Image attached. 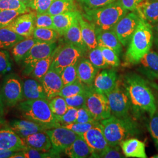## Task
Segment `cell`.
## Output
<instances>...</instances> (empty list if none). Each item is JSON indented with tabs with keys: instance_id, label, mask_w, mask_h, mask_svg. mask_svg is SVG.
Listing matches in <instances>:
<instances>
[{
	"instance_id": "6da1fadb",
	"label": "cell",
	"mask_w": 158,
	"mask_h": 158,
	"mask_svg": "<svg viewBox=\"0 0 158 158\" xmlns=\"http://www.w3.org/2000/svg\"><path fill=\"white\" fill-rule=\"evenodd\" d=\"M123 84L135 111L148 113L150 117L157 111L155 96L145 79L135 73L127 74Z\"/></svg>"
},
{
	"instance_id": "7a4b0ae2",
	"label": "cell",
	"mask_w": 158,
	"mask_h": 158,
	"mask_svg": "<svg viewBox=\"0 0 158 158\" xmlns=\"http://www.w3.org/2000/svg\"><path fill=\"white\" fill-rule=\"evenodd\" d=\"M104 135L110 146H117L126 139L139 135L138 123L129 117L118 118L113 115L100 121Z\"/></svg>"
},
{
	"instance_id": "3957f363",
	"label": "cell",
	"mask_w": 158,
	"mask_h": 158,
	"mask_svg": "<svg viewBox=\"0 0 158 158\" xmlns=\"http://www.w3.org/2000/svg\"><path fill=\"white\" fill-rule=\"evenodd\" d=\"M153 40L152 25L141 18L128 44L125 54L126 62L132 64L139 63L143 56L151 51Z\"/></svg>"
},
{
	"instance_id": "277c9868",
	"label": "cell",
	"mask_w": 158,
	"mask_h": 158,
	"mask_svg": "<svg viewBox=\"0 0 158 158\" xmlns=\"http://www.w3.org/2000/svg\"><path fill=\"white\" fill-rule=\"evenodd\" d=\"M18 108L23 117L44 125L49 130L61 126L51 111L48 100H25L19 102Z\"/></svg>"
},
{
	"instance_id": "5b68a950",
	"label": "cell",
	"mask_w": 158,
	"mask_h": 158,
	"mask_svg": "<svg viewBox=\"0 0 158 158\" xmlns=\"http://www.w3.org/2000/svg\"><path fill=\"white\" fill-rule=\"evenodd\" d=\"M85 11L84 18L92 23L96 29L102 31L112 29L119 20L128 12L119 0L99 8Z\"/></svg>"
},
{
	"instance_id": "8992f818",
	"label": "cell",
	"mask_w": 158,
	"mask_h": 158,
	"mask_svg": "<svg viewBox=\"0 0 158 158\" xmlns=\"http://www.w3.org/2000/svg\"><path fill=\"white\" fill-rule=\"evenodd\" d=\"M111 111V115L118 118L129 117L132 107L130 97L123 84L119 81L113 90L106 94Z\"/></svg>"
},
{
	"instance_id": "52a82bcc",
	"label": "cell",
	"mask_w": 158,
	"mask_h": 158,
	"mask_svg": "<svg viewBox=\"0 0 158 158\" xmlns=\"http://www.w3.org/2000/svg\"><path fill=\"white\" fill-rule=\"evenodd\" d=\"M84 55L85 53L78 47L66 43L62 46L57 47L51 68L60 75L64 68L78 62Z\"/></svg>"
},
{
	"instance_id": "ba28073f",
	"label": "cell",
	"mask_w": 158,
	"mask_h": 158,
	"mask_svg": "<svg viewBox=\"0 0 158 158\" xmlns=\"http://www.w3.org/2000/svg\"><path fill=\"white\" fill-rule=\"evenodd\" d=\"M85 107L97 121H101L111 116L107 97L105 94L96 90L93 85H91L88 91Z\"/></svg>"
},
{
	"instance_id": "9c48e42d",
	"label": "cell",
	"mask_w": 158,
	"mask_h": 158,
	"mask_svg": "<svg viewBox=\"0 0 158 158\" xmlns=\"http://www.w3.org/2000/svg\"><path fill=\"white\" fill-rule=\"evenodd\" d=\"M4 104L13 107L23 99V84L18 76L10 74L4 80L1 89Z\"/></svg>"
},
{
	"instance_id": "30bf717a",
	"label": "cell",
	"mask_w": 158,
	"mask_h": 158,
	"mask_svg": "<svg viewBox=\"0 0 158 158\" xmlns=\"http://www.w3.org/2000/svg\"><path fill=\"white\" fill-rule=\"evenodd\" d=\"M141 18L136 11L128 12L112 29L123 46H126L139 23Z\"/></svg>"
},
{
	"instance_id": "8fae6325",
	"label": "cell",
	"mask_w": 158,
	"mask_h": 158,
	"mask_svg": "<svg viewBox=\"0 0 158 158\" xmlns=\"http://www.w3.org/2000/svg\"><path fill=\"white\" fill-rule=\"evenodd\" d=\"M57 47L56 42L46 43L38 42L31 49L28 53L23 60L25 65V73H31L36 63L40 60L50 56Z\"/></svg>"
},
{
	"instance_id": "7c38bea8",
	"label": "cell",
	"mask_w": 158,
	"mask_h": 158,
	"mask_svg": "<svg viewBox=\"0 0 158 158\" xmlns=\"http://www.w3.org/2000/svg\"><path fill=\"white\" fill-rule=\"evenodd\" d=\"M46 132L51 139L52 148L58 153L64 151L80 136L62 126L46 130Z\"/></svg>"
},
{
	"instance_id": "4fadbf2b",
	"label": "cell",
	"mask_w": 158,
	"mask_h": 158,
	"mask_svg": "<svg viewBox=\"0 0 158 158\" xmlns=\"http://www.w3.org/2000/svg\"><path fill=\"white\" fill-rule=\"evenodd\" d=\"M81 136L92 149L93 158H99L102 153L110 147L104 135L100 121Z\"/></svg>"
},
{
	"instance_id": "5bb4252c",
	"label": "cell",
	"mask_w": 158,
	"mask_h": 158,
	"mask_svg": "<svg viewBox=\"0 0 158 158\" xmlns=\"http://www.w3.org/2000/svg\"><path fill=\"white\" fill-rule=\"evenodd\" d=\"M36 12L30 11L17 17L6 28L25 38L32 36L35 28Z\"/></svg>"
},
{
	"instance_id": "9a60e30c",
	"label": "cell",
	"mask_w": 158,
	"mask_h": 158,
	"mask_svg": "<svg viewBox=\"0 0 158 158\" xmlns=\"http://www.w3.org/2000/svg\"><path fill=\"white\" fill-rule=\"evenodd\" d=\"M40 81L44 87L48 100L58 96L59 91L64 86L60 75L52 68Z\"/></svg>"
},
{
	"instance_id": "2e32d148",
	"label": "cell",
	"mask_w": 158,
	"mask_h": 158,
	"mask_svg": "<svg viewBox=\"0 0 158 158\" xmlns=\"http://www.w3.org/2000/svg\"><path fill=\"white\" fill-rule=\"evenodd\" d=\"M118 81V75L115 70L105 69L98 72L93 82V86L96 90L107 94L113 90Z\"/></svg>"
},
{
	"instance_id": "e0dca14e",
	"label": "cell",
	"mask_w": 158,
	"mask_h": 158,
	"mask_svg": "<svg viewBox=\"0 0 158 158\" xmlns=\"http://www.w3.org/2000/svg\"><path fill=\"white\" fill-rule=\"evenodd\" d=\"M9 128L22 139L35 133L49 130L45 126L28 119L13 120L9 123Z\"/></svg>"
},
{
	"instance_id": "ac0fdd59",
	"label": "cell",
	"mask_w": 158,
	"mask_h": 158,
	"mask_svg": "<svg viewBox=\"0 0 158 158\" xmlns=\"http://www.w3.org/2000/svg\"><path fill=\"white\" fill-rule=\"evenodd\" d=\"M26 147L23 139L10 128L0 130V149L19 151Z\"/></svg>"
},
{
	"instance_id": "d6986e66",
	"label": "cell",
	"mask_w": 158,
	"mask_h": 158,
	"mask_svg": "<svg viewBox=\"0 0 158 158\" xmlns=\"http://www.w3.org/2000/svg\"><path fill=\"white\" fill-rule=\"evenodd\" d=\"M98 46H104L115 51L119 56L123 51V45L113 29L102 31L96 29Z\"/></svg>"
},
{
	"instance_id": "ffe728a7",
	"label": "cell",
	"mask_w": 158,
	"mask_h": 158,
	"mask_svg": "<svg viewBox=\"0 0 158 158\" xmlns=\"http://www.w3.org/2000/svg\"><path fill=\"white\" fill-rule=\"evenodd\" d=\"M123 152L127 158H147L145 145L136 138H128L119 143Z\"/></svg>"
},
{
	"instance_id": "44dd1931",
	"label": "cell",
	"mask_w": 158,
	"mask_h": 158,
	"mask_svg": "<svg viewBox=\"0 0 158 158\" xmlns=\"http://www.w3.org/2000/svg\"><path fill=\"white\" fill-rule=\"evenodd\" d=\"M77 72L78 79L85 85L91 86L93 85L98 69L96 68L89 59L81 58L77 63Z\"/></svg>"
},
{
	"instance_id": "7402d4cb",
	"label": "cell",
	"mask_w": 158,
	"mask_h": 158,
	"mask_svg": "<svg viewBox=\"0 0 158 158\" xmlns=\"http://www.w3.org/2000/svg\"><path fill=\"white\" fill-rule=\"evenodd\" d=\"M141 72L149 79H158V53L149 51L139 62Z\"/></svg>"
},
{
	"instance_id": "603a6c76",
	"label": "cell",
	"mask_w": 158,
	"mask_h": 158,
	"mask_svg": "<svg viewBox=\"0 0 158 158\" xmlns=\"http://www.w3.org/2000/svg\"><path fill=\"white\" fill-rule=\"evenodd\" d=\"M23 96L25 100L46 99L45 91L39 80L34 79L25 80L23 83Z\"/></svg>"
},
{
	"instance_id": "cb8c5ba5",
	"label": "cell",
	"mask_w": 158,
	"mask_h": 158,
	"mask_svg": "<svg viewBox=\"0 0 158 158\" xmlns=\"http://www.w3.org/2000/svg\"><path fill=\"white\" fill-rule=\"evenodd\" d=\"M136 12L140 18L150 23L158 21V0H143L136 8Z\"/></svg>"
},
{
	"instance_id": "d4e9b609",
	"label": "cell",
	"mask_w": 158,
	"mask_h": 158,
	"mask_svg": "<svg viewBox=\"0 0 158 158\" xmlns=\"http://www.w3.org/2000/svg\"><path fill=\"white\" fill-rule=\"evenodd\" d=\"M23 140L27 147L39 151L48 152L52 148L51 139L46 131L33 134Z\"/></svg>"
},
{
	"instance_id": "484cf974",
	"label": "cell",
	"mask_w": 158,
	"mask_h": 158,
	"mask_svg": "<svg viewBox=\"0 0 158 158\" xmlns=\"http://www.w3.org/2000/svg\"><path fill=\"white\" fill-rule=\"evenodd\" d=\"M79 24L83 40L87 46L89 51L96 48L98 46L96 37V27L89 21L84 18L80 14L78 17Z\"/></svg>"
},
{
	"instance_id": "4316f807",
	"label": "cell",
	"mask_w": 158,
	"mask_h": 158,
	"mask_svg": "<svg viewBox=\"0 0 158 158\" xmlns=\"http://www.w3.org/2000/svg\"><path fill=\"white\" fill-rule=\"evenodd\" d=\"M69 157L72 158H93V152L85 139L79 136L73 143L64 151Z\"/></svg>"
},
{
	"instance_id": "83f0119b",
	"label": "cell",
	"mask_w": 158,
	"mask_h": 158,
	"mask_svg": "<svg viewBox=\"0 0 158 158\" xmlns=\"http://www.w3.org/2000/svg\"><path fill=\"white\" fill-rule=\"evenodd\" d=\"M80 14V12L75 11L52 16L54 30L62 36L78 18Z\"/></svg>"
},
{
	"instance_id": "f1b7e54d",
	"label": "cell",
	"mask_w": 158,
	"mask_h": 158,
	"mask_svg": "<svg viewBox=\"0 0 158 158\" xmlns=\"http://www.w3.org/2000/svg\"><path fill=\"white\" fill-rule=\"evenodd\" d=\"M63 36L66 43L78 47L85 53L89 51L82 38L78 18L74 21L73 23Z\"/></svg>"
},
{
	"instance_id": "f546056e",
	"label": "cell",
	"mask_w": 158,
	"mask_h": 158,
	"mask_svg": "<svg viewBox=\"0 0 158 158\" xmlns=\"http://www.w3.org/2000/svg\"><path fill=\"white\" fill-rule=\"evenodd\" d=\"M38 42L40 41L32 36L25 38L14 46L11 49V53L15 62L19 63L23 61L32 46Z\"/></svg>"
},
{
	"instance_id": "4dcf8cb0",
	"label": "cell",
	"mask_w": 158,
	"mask_h": 158,
	"mask_svg": "<svg viewBox=\"0 0 158 158\" xmlns=\"http://www.w3.org/2000/svg\"><path fill=\"white\" fill-rule=\"evenodd\" d=\"M25 38L6 27L0 28V50L11 49Z\"/></svg>"
},
{
	"instance_id": "1f68e13d",
	"label": "cell",
	"mask_w": 158,
	"mask_h": 158,
	"mask_svg": "<svg viewBox=\"0 0 158 158\" xmlns=\"http://www.w3.org/2000/svg\"><path fill=\"white\" fill-rule=\"evenodd\" d=\"M77 10L75 0H55L47 12L51 16Z\"/></svg>"
},
{
	"instance_id": "d6a6232c",
	"label": "cell",
	"mask_w": 158,
	"mask_h": 158,
	"mask_svg": "<svg viewBox=\"0 0 158 158\" xmlns=\"http://www.w3.org/2000/svg\"><path fill=\"white\" fill-rule=\"evenodd\" d=\"M90 86L85 85L79 79L72 83L64 85L61 90L59 91L58 96L63 98H67L71 96L77 95L89 90Z\"/></svg>"
},
{
	"instance_id": "836d02e7",
	"label": "cell",
	"mask_w": 158,
	"mask_h": 158,
	"mask_svg": "<svg viewBox=\"0 0 158 158\" xmlns=\"http://www.w3.org/2000/svg\"><path fill=\"white\" fill-rule=\"evenodd\" d=\"M54 53L55 52L50 56L43 59L36 63L31 73L30 74V76L32 79L40 81V80L45 75L51 68V64L53 59Z\"/></svg>"
},
{
	"instance_id": "e575fe53",
	"label": "cell",
	"mask_w": 158,
	"mask_h": 158,
	"mask_svg": "<svg viewBox=\"0 0 158 158\" xmlns=\"http://www.w3.org/2000/svg\"><path fill=\"white\" fill-rule=\"evenodd\" d=\"M59 36H60L55 30L50 28L35 27L33 34L34 38L46 43L56 42Z\"/></svg>"
},
{
	"instance_id": "d590c367",
	"label": "cell",
	"mask_w": 158,
	"mask_h": 158,
	"mask_svg": "<svg viewBox=\"0 0 158 158\" xmlns=\"http://www.w3.org/2000/svg\"><path fill=\"white\" fill-rule=\"evenodd\" d=\"M49 104L51 111L56 117L63 115L69 108L65 98L61 96H56L49 100Z\"/></svg>"
},
{
	"instance_id": "8d00e7d4",
	"label": "cell",
	"mask_w": 158,
	"mask_h": 158,
	"mask_svg": "<svg viewBox=\"0 0 158 158\" xmlns=\"http://www.w3.org/2000/svg\"><path fill=\"white\" fill-rule=\"evenodd\" d=\"M25 158H59V153L57 152L53 148L48 152L39 151L34 148L27 147L23 150Z\"/></svg>"
},
{
	"instance_id": "74e56055",
	"label": "cell",
	"mask_w": 158,
	"mask_h": 158,
	"mask_svg": "<svg viewBox=\"0 0 158 158\" xmlns=\"http://www.w3.org/2000/svg\"><path fill=\"white\" fill-rule=\"evenodd\" d=\"M88 56L90 62L98 69H106L109 66L102 56V51L98 46L89 51Z\"/></svg>"
},
{
	"instance_id": "f35d334b",
	"label": "cell",
	"mask_w": 158,
	"mask_h": 158,
	"mask_svg": "<svg viewBox=\"0 0 158 158\" xmlns=\"http://www.w3.org/2000/svg\"><path fill=\"white\" fill-rule=\"evenodd\" d=\"M29 12L23 10L0 11V28L6 27L19 15Z\"/></svg>"
},
{
	"instance_id": "ab89813d",
	"label": "cell",
	"mask_w": 158,
	"mask_h": 158,
	"mask_svg": "<svg viewBox=\"0 0 158 158\" xmlns=\"http://www.w3.org/2000/svg\"><path fill=\"white\" fill-rule=\"evenodd\" d=\"M77 63L78 62L76 63L67 66L61 72L60 76L64 85L72 83L78 79L77 72Z\"/></svg>"
},
{
	"instance_id": "60d3db41",
	"label": "cell",
	"mask_w": 158,
	"mask_h": 158,
	"mask_svg": "<svg viewBox=\"0 0 158 158\" xmlns=\"http://www.w3.org/2000/svg\"><path fill=\"white\" fill-rule=\"evenodd\" d=\"M23 10L30 12L28 7L19 0H0V11Z\"/></svg>"
},
{
	"instance_id": "b9f144b4",
	"label": "cell",
	"mask_w": 158,
	"mask_h": 158,
	"mask_svg": "<svg viewBox=\"0 0 158 158\" xmlns=\"http://www.w3.org/2000/svg\"><path fill=\"white\" fill-rule=\"evenodd\" d=\"M100 121H96L93 123H74L72 124H62L61 126L65 127L68 129L72 130L79 135L81 136L85 132H86L88 130L91 129L92 127L95 126L96 125L99 123Z\"/></svg>"
},
{
	"instance_id": "7bdbcfd3",
	"label": "cell",
	"mask_w": 158,
	"mask_h": 158,
	"mask_svg": "<svg viewBox=\"0 0 158 158\" xmlns=\"http://www.w3.org/2000/svg\"><path fill=\"white\" fill-rule=\"evenodd\" d=\"M88 91L77 95L64 98L68 107L76 108L77 109L85 107L88 95Z\"/></svg>"
},
{
	"instance_id": "ee69618b",
	"label": "cell",
	"mask_w": 158,
	"mask_h": 158,
	"mask_svg": "<svg viewBox=\"0 0 158 158\" xmlns=\"http://www.w3.org/2000/svg\"><path fill=\"white\" fill-rule=\"evenodd\" d=\"M102 51V56L109 66L118 67L120 64L119 56L115 51L104 46H99Z\"/></svg>"
},
{
	"instance_id": "f6af8a7d",
	"label": "cell",
	"mask_w": 158,
	"mask_h": 158,
	"mask_svg": "<svg viewBox=\"0 0 158 158\" xmlns=\"http://www.w3.org/2000/svg\"><path fill=\"white\" fill-rule=\"evenodd\" d=\"M35 27L44 28L54 29L52 16L47 12L45 13H37L36 14L35 21Z\"/></svg>"
},
{
	"instance_id": "bcb514c9",
	"label": "cell",
	"mask_w": 158,
	"mask_h": 158,
	"mask_svg": "<svg viewBox=\"0 0 158 158\" xmlns=\"http://www.w3.org/2000/svg\"><path fill=\"white\" fill-rule=\"evenodd\" d=\"M148 128L155 145L158 149V111H157L150 117Z\"/></svg>"
},
{
	"instance_id": "7dc6e473",
	"label": "cell",
	"mask_w": 158,
	"mask_h": 158,
	"mask_svg": "<svg viewBox=\"0 0 158 158\" xmlns=\"http://www.w3.org/2000/svg\"><path fill=\"white\" fill-rule=\"evenodd\" d=\"M77 108L69 107L68 111L62 116L56 117L57 121L62 124H72L76 122L77 117Z\"/></svg>"
},
{
	"instance_id": "c3c4849f",
	"label": "cell",
	"mask_w": 158,
	"mask_h": 158,
	"mask_svg": "<svg viewBox=\"0 0 158 158\" xmlns=\"http://www.w3.org/2000/svg\"><path fill=\"white\" fill-rule=\"evenodd\" d=\"M55 0H33L29 8H32L37 13H45L49 10Z\"/></svg>"
},
{
	"instance_id": "681fc988",
	"label": "cell",
	"mask_w": 158,
	"mask_h": 158,
	"mask_svg": "<svg viewBox=\"0 0 158 158\" xmlns=\"http://www.w3.org/2000/svg\"><path fill=\"white\" fill-rule=\"evenodd\" d=\"M85 10H93L107 6L116 0H78Z\"/></svg>"
},
{
	"instance_id": "f907efd6",
	"label": "cell",
	"mask_w": 158,
	"mask_h": 158,
	"mask_svg": "<svg viewBox=\"0 0 158 158\" xmlns=\"http://www.w3.org/2000/svg\"><path fill=\"white\" fill-rule=\"evenodd\" d=\"M11 67L9 53L6 50H0V74H4Z\"/></svg>"
},
{
	"instance_id": "816d5d0a",
	"label": "cell",
	"mask_w": 158,
	"mask_h": 158,
	"mask_svg": "<svg viewBox=\"0 0 158 158\" xmlns=\"http://www.w3.org/2000/svg\"><path fill=\"white\" fill-rule=\"evenodd\" d=\"M96 121L90 112L85 107L79 108L77 110V117L76 123H89Z\"/></svg>"
},
{
	"instance_id": "f5cc1de1",
	"label": "cell",
	"mask_w": 158,
	"mask_h": 158,
	"mask_svg": "<svg viewBox=\"0 0 158 158\" xmlns=\"http://www.w3.org/2000/svg\"><path fill=\"white\" fill-rule=\"evenodd\" d=\"M99 158H124L123 153L120 152L119 148L117 146H110L106 151L99 156Z\"/></svg>"
},
{
	"instance_id": "db71d44e",
	"label": "cell",
	"mask_w": 158,
	"mask_h": 158,
	"mask_svg": "<svg viewBox=\"0 0 158 158\" xmlns=\"http://www.w3.org/2000/svg\"><path fill=\"white\" fill-rule=\"evenodd\" d=\"M121 4L128 11H136V8L142 0H119Z\"/></svg>"
},
{
	"instance_id": "11a10c76",
	"label": "cell",
	"mask_w": 158,
	"mask_h": 158,
	"mask_svg": "<svg viewBox=\"0 0 158 158\" xmlns=\"http://www.w3.org/2000/svg\"><path fill=\"white\" fill-rule=\"evenodd\" d=\"M17 151L0 149V158H10Z\"/></svg>"
},
{
	"instance_id": "9f6ffc18",
	"label": "cell",
	"mask_w": 158,
	"mask_h": 158,
	"mask_svg": "<svg viewBox=\"0 0 158 158\" xmlns=\"http://www.w3.org/2000/svg\"><path fill=\"white\" fill-rule=\"evenodd\" d=\"M4 107V106H0V125L4 124L5 123Z\"/></svg>"
},
{
	"instance_id": "6f0895ef",
	"label": "cell",
	"mask_w": 158,
	"mask_h": 158,
	"mask_svg": "<svg viewBox=\"0 0 158 158\" xmlns=\"http://www.w3.org/2000/svg\"><path fill=\"white\" fill-rule=\"evenodd\" d=\"M10 158H25L23 151H17L14 155H12Z\"/></svg>"
},
{
	"instance_id": "680465c9",
	"label": "cell",
	"mask_w": 158,
	"mask_h": 158,
	"mask_svg": "<svg viewBox=\"0 0 158 158\" xmlns=\"http://www.w3.org/2000/svg\"><path fill=\"white\" fill-rule=\"evenodd\" d=\"M19 1H21L25 6L29 8V5L31 4V3L32 2L33 0H19Z\"/></svg>"
},
{
	"instance_id": "91938a15",
	"label": "cell",
	"mask_w": 158,
	"mask_h": 158,
	"mask_svg": "<svg viewBox=\"0 0 158 158\" xmlns=\"http://www.w3.org/2000/svg\"><path fill=\"white\" fill-rule=\"evenodd\" d=\"M153 42L155 44V45L156 46V47L158 48V34H156L155 38H154V40H153Z\"/></svg>"
},
{
	"instance_id": "94428289",
	"label": "cell",
	"mask_w": 158,
	"mask_h": 158,
	"mask_svg": "<svg viewBox=\"0 0 158 158\" xmlns=\"http://www.w3.org/2000/svg\"><path fill=\"white\" fill-rule=\"evenodd\" d=\"M153 29H154L156 32V34L158 35V21L154 24V26L153 27Z\"/></svg>"
},
{
	"instance_id": "6125c7cd",
	"label": "cell",
	"mask_w": 158,
	"mask_h": 158,
	"mask_svg": "<svg viewBox=\"0 0 158 158\" xmlns=\"http://www.w3.org/2000/svg\"><path fill=\"white\" fill-rule=\"evenodd\" d=\"M4 106L3 100H2V94H1V90L0 89V106Z\"/></svg>"
},
{
	"instance_id": "be15d7a7",
	"label": "cell",
	"mask_w": 158,
	"mask_h": 158,
	"mask_svg": "<svg viewBox=\"0 0 158 158\" xmlns=\"http://www.w3.org/2000/svg\"><path fill=\"white\" fill-rule=\"evenodd\" d=\"M157 106H158V102H157Z\"/></svg>"
},
{
	"instance_id": "e7e4bbea",
	"label": "cell",
	"mask_w": 158,
	"mask_h": 158,
	"mask_svg": "<svg viewBox=\"0 0 158 158\" xmlns=\"http://www.w3.org/2000/svg\"><path fill=\"white\" fill-rule=\"evenodd\" d=\"M142 1H143V0H142Z\"/></svg>"
}]
</instances>
